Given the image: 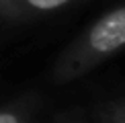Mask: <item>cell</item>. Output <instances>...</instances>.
I'll return each instance as SVG.
<instances>
[{
  "mask_svg": "<svg viewBox=\"0 0 125 123\" xmlns=\"http://www.w3.org/2000/svg\"><path fill=\"white\" fill-rule=\"evenodd\" d=\"M125 47V4L98 17L82 35L62 51L51 72L58 84L82 78L107 58Z\"/></svg>",
  "mask_w": 125,
  "mask_h": 123,
  "instance_id": "6da1fadb",
  "label": "cell"
},
{
  "mask_svg": "<svg viewBox=\"0 0 125 123\" xmlns=\"http://www.w3.org/2000/svg\"><path fill=\"white\" fill-rule=\"evenodd\" d=\"M74 0H0V17L6 20H31L72 4Z\"/></svg>",
  "mask_w": 125,
  "mask_h": 123,
  "instance_id": "7a4b0ae2",
  "label": "cell"
},
{
  "mask_svg": "<svg viewBox=\"0 0 125 123\" xmlns=\"http://www.w3.org/2000/svg\"><path fill=\"white\" fill-rule=\"evenodd\" d=\"M35 102L19 101L14 105H8L0 109V123H33Z\"/></svg>",
  "mask_w": 125,
  "mask_h": 123,
  "instance_id": "3957f363",
  "label": "cell"
},
{
  "mask_svg": "<svg viewBox=\"0 0 125 123\" xmlns=\"http://www.w3.org/2000/svg\"><path fill=\"white\" fill-rule=\"evenodd\" d=\"M96 123H125V102H113L96 113Z\"/></svg>",
  "mask_w": 125,
  "mask_h": 123,
  "instance_id": "277c9868",
  "label": "cell"
}]
</instances>
